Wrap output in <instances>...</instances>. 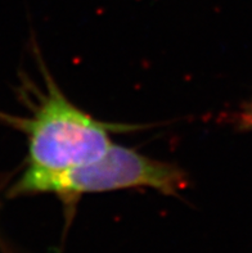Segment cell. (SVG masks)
I'll list each match as a JSON object with an SVG mask.
<instances>
[{
	"instance_id": "cell-1",
	"label": "cell",
	"mask_w": 252,
	"mask_h": 253,
	"mask_svg": "<svg viewBox=\"0 0 252 253\" xmlns=\"http://www.w3.org/2000/svg\"><path fill=\"white\" fill-rule=\"evenodd\" d=\"M189 185L188 175L175 164L154 160L133 148L112 143L96 160L61 171L26 169L10 189L12 196L51 193L72 210L84 194L150 188L178 196Z\"/></svg>"
},
{
	"instance_id": "cell-2",
	"label": "cell",
	"mask_w": 252,
	"mask_h": 253,
	"mask_svg": "<svg viewBox=\"0 0 252 253\" xmlns=\"http://www.w3.org/2000/svg\"><path fill=\"white\" fill-rule=\"evenodd\" d=\"M40 67L45 89L38 91L31 117L19 124L29 139L27 169L61 171L80 166L108 149L112 132L137 128L93 117L64 95L43 62Z\"/></svg>"
},
{
	"instance_id": "cell-3",
	"label": "cell",
	"mask_w": 252,
	"mask_h": 253,
	"mask_svg": "<svg viewBox=\"0 0 252 253\" xmlns=\"http://www.w3.org/2000/svg\"><path fill=\"white\" fill-rule=\"evenodd\" d=\"M236 124L241 128H247L252 130V103L241 111L238 115H236Z\"/></svg>"
}]
</instances>
